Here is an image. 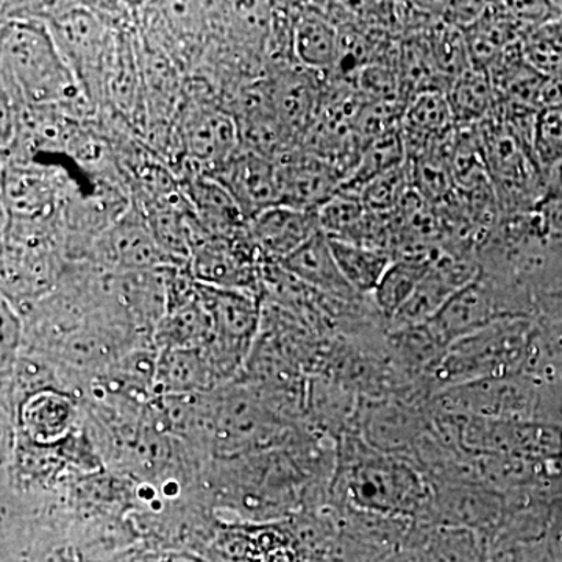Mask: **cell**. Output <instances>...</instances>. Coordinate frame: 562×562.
I'll list each match as a JSON object with an SVG mask.
<instances>
[{
	"instance_id": "12",
	"label": "cell",
	"mask_w": 562,
	"mask_h": 562,
	"mask_svg": "<svg viewBox=\"0 0 562 562\" xmlns=\"http://www.w3.org/2000/svg\"><path fill=\"white\" fill-rule=\"evenodd\" d=\"M508 319L497 306L490 283L482 273L449 299L441 312L436 314L428 327L438 336L439 341L449 349L462 338L482 331L494 322Z\"/></svg>"
},
{
	"instance_id": "18",
	"label": "cell",
	"mask_w": 562,
	"mask_h": 562,
	"mask_svg": "<svg viewBox=\"0 0 562 562\" xmlns=\"http://www.w3.org/2000/svg\"><path fill=\"white\" fill-rule=\"evenodd\" d=\"M454 124L447 94L438 90L420 91L405 111L402 135L406 151H420L449 136Z\"/></svg>"
},
{
	"instance_id": "17",
	"label": "cell",
	"mask_w": 562,
	"mask_h": 562,
	"mask_svg": "<svg viewBox=\"0 0 562 562\" xmlns=\"http://www.w3.org/2000/svg\"><path fill=\"white\" fill-rule=\"evenodd\" d=\"M216 369L205 349H166L160 351L155 386L166 395H194L217 382Z\"/></svg>"
},
{
	"instance_id": "8",
	"label": "cell",
	"mask_w": 562,
	"mask_h": 562,
	"mask_svg": "<svg viewBox=\"0 0 562 562\" xmlns=\"http://www.w3.org/2000/svg\"><path fill=\"white\" fill-rule=\"evenodd\" d=\"M276 162L281 205L317 211L339 191L344 181L333 162L308 150L284 151Z\"/></svg>"
},
{
	"instance_id": "23",
	"label": "cell",
	"mask_w": 562,
	"mask_h": 562,
	"mask_svg": "<svg viewBox=\"0 0 562 562\" xmlns=\"http://www.w3.org/2000/svg\"><path fill=\"white\" fill-rule=\"evenodd\" d=\"M495 88L486 70L469 68L452 81L447 101L461 125L486 121L495 106Z\"/></svg>"
},
{
	"instance_id": "11",
	"label": "cell",
	"mask_w": 562,
	"mask_h": 562,
	"mask_svg": "<svg viewBox=\"0 0 562 562\" xmlns=\"http://www.w3.org/2000/svg\"><path fill=\"white\" fill-rule=\"evenodd\" d=\"M517 341L512 317L494 322L482 331L452 344L441 360V371L447 379L482 375L512 364V344Z\"/></svg>"
},
{
	"instance_id": "28",
	"label": "cell",
	"mask_w": 562,
	"mask_h": 562,
	"mask_svg": "<svg viewBox=\"0 0 562 562\" xmlns=\"http://www.w3.org/2000/svg\"><path fill=\"white\" fill-rule=\"evenodd\" d=\"M562 105V76L549 77L539 95V110Z\"/></svg>"
},
{
	"instance_id": "14",
	"label": "cell",
	"mask_w": 562,
	"mask_h": 562,
	"mask_svg": "<svg viewBox=\"0 0 562 562\" xmlns=\"http://www.w3.org/2000/svg\"><path fill=\"white\" fill-rule=\"evenodd\" d=\"M279 266L284 272L308 284L313 290L339 301H353L357 295H360L342 276L333 255L330 239L325 233H316L310 241L280 261Z\"/></svg>"
},
{
	"instance_id": "13",
	"label": "cell",
	"mask_w": 562,
	"mask_h": 562,
	"mask_svg": "<svg viewBox=\"0 0 562 562\" xmlns=\"http://www.w3.org/2000/svg\"><path fill=\"white\" fill-rule=\"evenodd\" d=\"M179 180L181 192L206 235L235 238L247 231L241 209L220 181L198 172L181 173Z\"/></svg>"
},
{
	"instance_id": "5",
	"label": "cell",
	"mask_w": 562,
	"mask_h": 562,
	"mask_svg": "<svg viewBox=\"0 0 562 562\" xmlns=\"http://www.w3.org/2000/svg\"><path fill=\"white\" fill-rule=\"evenodd\" d=\"M88 261L114 272L177 268L151 232L146 214L135 202L120 221L95 239Z\"/></svg>"
},
{
	"instance_id": "10",
	"label": "cell",
	"mask_w": 562,
	"mask_h": 562,
	"mask_svg": "<svg viewBox=\"0 0 562 562\" xmlns=\"http://www.w3.org/2000/svg\"><path fill=\"white\" fill-rule=\"evenodd\" d=\"M321 232L317 211L273 205L247 222V233L258 255L279 265Z\"/></svg>"
},
{
	"instance_id": "9",
	"label": "cell",
	"mask_w": 562,
	"mask_h": 562,
	"mask_svg": "<svg viewBox=\"0 0 562 562\" xmlns=\"http://www.w3.org/2000/svg\"><path fill=\"white\" fill-rule=\"evenodd\" d=\"M210 177L227 188L247 222L262 210L280 203L277 162L258 151L241 147Z\"/></svg>"
},
{
	"instance_id": "1",
	"label": "cell",
	"mask_w": 562,
	"mask_h": 562,
	"mask_svg": "<svg viewBox=\"0 0 562 562\" xmlns=\"http://www.w3.org/2000/svg\"><path fill=\"white\" fill-rule=\"evenodd\" d=\"M2 91L22 105L55 106L74 120L95 113L46 24L2 21Z\"/></svg>"
},
{
	"instance_id": "22",
	"label": "cell",
	"mask_w": 562,
	"mask_h": 562,
	"mask_svg": "<svg viewBox=\"0 0 562 562\" xmlns=\"http://www.w3.org/2000/svg\"><path fill=\"white\" fill-rule=\"evenodd\" d=\"M330 239L333 255L341 269L342 276L349 281L358 294H369L379 286L384 272L395 260L391 251L373 249V247L362 246L349 241H339Z\"/></svg>"
},
{
	"instance_id": "6",
	"label": "cell",
	"mask_w": 562,
	"mask_h": 562,
	"mask_svg": "<svg viewBox=\"0 0 562 562\" xmlns=\"http://www.w3.org/2000/svg\"><path fill=\"white\" fill-rule=\"evenodd\" d=\"M258 258L261 257L247 231L235 238L206 235L192 249L188 271L198 283L251 292L258 276Z\"/></svg>"
},
{
	"instance_id": "21",
	"label": "cell",
	"mask_w": 562,
	"mask_h": 562,
	"mask_svg": "<svg viewBox=\"0 0 562 562\" xmlns=\"http://www.w3.org/2000/svg\"><path fill=\"white\" fill-rule=\"evenodd\" d=\"M408 151L402 132L391 128L390 132L368 140L357 161V168L344 180L339 190L361 195L364 188L376 177L394 171L405 165Z\"/></svg>"
},
{
	"instance_id": "16",
	"label": "cell",
	"mask_w": 562,
	"mask_h": 562,
	"mask_svg": "<svg viewBox=\"0 0 562 562\" xmlns=\"http://www.w3.org/2000/svg\"><path fill=\"white\" fill-rule=\"evenodd\" d=\"M292 55L310 72H330L338 66V29L319 11L302 10L292 20Z\"/></svg>"
},
{
	"instance_id": "4",
	"label": "cell",
	"mask_w": 562,
	"mask_h": 562,
	"mask_svg": "<svg viewBox=\"0 0 562 562\" xmlns=\"http://www.w3.org/2000/svg\"><path fill=\"white\" fill-rule=\"evenodd\" d=\"M179 122L181 172L213 173L241 149L235 117L209 102L181 106Z\"/></svg>"
},
{
	"instance_id": "2",
	"label": "cell",
	"mask_w": 562,
	"mask_h": 562,
	"mask_svg": "<svg viewBox=\"0 0 562 562\" xmlns=\"http://www.w3.org/2000/svg\"><path fill=\"white\" fill-rule=\"evenodd\" d=\"M198 284L213 322V335L205 350L222 379L232 375L249 355L260 325V303L250 291Z\"/></svg>"
},
{
	"instance_id": "20",
	"label": "cell",
	"mask_w": 562,
	"mask_h": 562,
	"mask_svg": "<svg viewBox=\"0 0 562 562\" xmlns=\"http://www.w3.org/2000/svg\"><path fill=\"white\" fill-rule=\"evenodd\" d=\"M435 251H417V254L395 257L387 271L380 281L375 295V303L387 322L394 319L403 305L412 297L424 277L430 271Z\"/></svg>"
},
{
	"instance_id": "19",
	"label": "cell",
	"mask_w": 562,
	"mask_h": 562,
	"mask_svg": "<svg viewBox=\"0 0 562 562\" xmlns=\"http://www.w3.org/2000/svg\"><path fill=\"white\" fill-rule=\"evenodd\" d=\"M306 72H283L272 81L273 111L288 136L308 131L316 120L319 94Z\"/></svg>"
},
{
	"instance_id": "24",
	"label": "cell",
	"mask_w": 562,
	"mask_h": 562,
	"mask_svg": "<svg viewBox=\"0 0 562 562\" xmlns=\"http://www.w3.org/2000/svg\"><path fill=\"white\" fill-rule=\"evenodd\" d=\"M409 176L412 173L406 169L405 162L401 168L376 177L361 192L360 198L366 209L375 214H384L387 211L397 210L398 203L402 202V199L408 192Z\"/></svg>"
},
{
	"instance_id": "7",
	"label": "cell",
	"mask_w": 562,
	"mask_h": 562,
	"mask_svg": "<svg viewBox=\"0 0 562 562\" xmlns=\"http://www.w3.org/2000/svg\"><path fill=\"white\" fill-rule=\"evenodd\" d=\"M479 276L480 271L472 261L453 255H436L430 271L390 322L392 331L428 324L453 294Z\"/></svg>"
},
{
	"instance_id": "3",
	"label": "cell",
	"mask_w": 562,
	"mask_h": 562,
	"mask_svg": "<svg viewBox=\"0 0 562 562\" xmlns=\"http://www.w3.org/2000/svg\"><path fill=\"white\" fill-rule=\"evenodd\" d=\"M346 486L355 505L379 513L409 514L425 497L417 473L382 454H362L351 462Z\"/></svg>"
},
{
	"instance_id": "26",
	"label": "cell",
	"mask_w": 562,
	"mask_h": 562,
	"mask_svg": "<svg viewBox=\"0 0 562 562\" xmlns=\"http://www.w3.org/2000/svg\"><path fill=\"white\" fill-rule=\"evenodd\" d=\"M562 146V105L546 106L538 111L535 124V150L536 165L549 157L553 150ZM539 169V168H538Z\"/></svg>"
},
{
	"instance_id": "15",
	"label": "cell",
	"mask_w": 562,
	"mask_h": 562,
	"mask_svg": "<svg viewBox=\"0 0 562 562\" xmlns=\"http://www.w3.org/2000/svg\"><path fill=\"white\" fill-rule=\"evenodd\" d=\"M76 419V405L65 392L46 387L29 394L18 409L21 430L35 446H55Z\"/></svg>"
},
{
	"instance_id": "25",
	"label": "cell",
	"mask_w": 562,
	"mask_h": 562,
	"mask_svg": "<svg viewBox=\"0 0 562 562\" xmlns=\"http://www.w3.org/2000/svg\"><path fill=\"white\" fill-rule=\"evenodd\" d=\"M0 316H2V349H0L2 380L7 376V382H10L21 358L22 321L20 312L3 297Z\"/></svg>"
},
{
	"instance_id": "27",
	"label": "cell",
	"mask_w": 562,
	"mask_h": 562,
	"mask_svg": "<svg viewBox=\"0 0 562 562\" xmlns=\"http://www.w3.org/2000/svg\"><path fill=\"white\" fill-rule=\"evenodd\" d=\"M543 203L562 202V146L539 161Z\"/></svg>"
}]
</instances>
